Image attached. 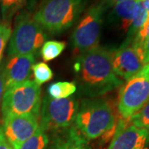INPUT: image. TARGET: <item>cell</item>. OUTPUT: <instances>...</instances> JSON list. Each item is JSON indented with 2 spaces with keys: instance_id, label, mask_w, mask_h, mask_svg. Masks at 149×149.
I'll list each match as a JSON object with an SVG mask.
<instances>
[{
  "instance_id": "6da1fadb",
  "label": "cell",
  "mask_w": 149,
  "mask_h": 149,
  "mask_svg": "<svg viewBox=\"0 0 149 149\" xmlns=\"http://www.w3.org/2000/svg\"><path fill=\"white\" fill-rule=\"evenodd\" d=\"M74 70L82 95L97 98L123 85L113 69L112 52L104 47H97L81 53Z\"/></svg>"
},
{
  "instance_id": "7a4b0ae2",
  "label": "cell",
  "mask_w": 149,
  "mask_h": 149,
  "mask_svg": "<svg viewBox=\"0 0 149 149\" xmlns=\"http://www.w3.org/2000/svg\"><path fill=\"white\" fill-rule=\"evenodd\" d=\"M118 118L113 104L106 99H88L80 104L74 127L86 140L100 139L101 145L113 139Z\"/></svg>"
},
{
  "instance_id": "3957f363",
  "label": "cell",
  "mask_w": 149,
  "mask_h": 149,
  "mask_svg": "<svg viewBox=\"0 0 149 149\" xmlns=\"http://www.w3.org/2000/svg\"><path fill=\"white\" fill-rule=\"evenodd\" d=\"M86 3L87 0H42L33 18L44 31L61 33L79 19Z\"/></svg>"
},
{
  "instance_id": "277c9868",
  "label": "cell",
  "mask_w": 149,
  "mask_h": 149,
  "mask_svg": "<svg viewBox=\"0 0 149 149\" xmlns=\"http://www.w3.org/2000/svg\"><path fill=\"white\" fill-rule=\"evenodd\" d=\"M41 88L35 81L27 80L4 91L1 111L3 118L8 115L40 116Z\"/></svg>"
},
{
  "instance_id": "5b68a950",
  "label": "cell",
  "mask_w": 149,
  "mask_h": 149,
  "mask_svg": "<svg viewBox=\"0 0 149 149\" xmlns=\"http://www.w3.org/2000/svg\"><path fill=\"white\" fill-rule=\"evenodd\" d=\"M47 35L29 13L18 14L11 34L8 54L9 57L33 55L42 46Z\"/></svg>"
},
{
  "instance_id": "8992f818",
  "label": "cell",
  "mask_w": 149,
  "mask_h": 149,
  "mask_svg": "<svg viewBox=\"0 0 149 149\" xmlns=\"http://www.w3.org/2000/svg\"><path fill=\"white\" fill-rule=\"evenodd\" d=\"M80 102L74 97L53 99L46 95L41 105L39 127L47 131H62L70 128L79 109Z\"/></svg>"
},
{
  "instance_id": "52a82bcc",
  "label": "cell",
  "mask_w": 149,
  "mask_h": 149,
  "mask_svg": "<svg viewBox=\"0 0 149 149\" xmlns=\"http://www.w3.org/2000/svg\"><path fill=\"white\" fill-rule=\"evenodd\" d=\"M149 100V63L120 87L117 108L119 115L129 118Z\"/></svg>"
},
{
  "instance_id": "ba28073f",
  "label": "cell",
  "mask_w": 149,
  "mask_h": 149,
  "mask_svg": "<svg viewBox=\"0 0 149 149\" xmlns=\"http://www.w3.org/2000/svg\"><path fill=\"white\" fill-rule=\"evenodd\" d=\"M109 6L101 0L91 6L76 26L72 34L73 47L80 53L99 47L104 14Z\"/></svg>"
},
{
  "instance_id": "9c48e42d",
  "label": "cell",
  "mask_w": 149,
  "mask_h": 149,
  "mask_svg": "<svg viewBox=\"0 0 149 149\" xmlns=\"http://www.w3.org/2000/svg\"><path fill=\"white\" fill-rule=\"evenodd\" d=\"M39 128L38 117L32 115H8L3 117V133L13 149H19Z\"/></svg>"
},
{
  "instance_id": "30bf717a",
  "label": "cell",
  "mask_w": 149,
  "mask_h": 149,
  "mask_svg": "<svg viewBox=\"0 0 149 149\" xmlns=\"http://www.w3.org/2000/svg\"><path fill=\"white\" fill-rule=\"evenodd\" d=\"M107 149H149V130L129 123L120 116L117 130Z\"/></svg>"
},
{
  "instance_id": "8fae6325",
  "label": "cell",
  "mask_w": 149,
  "mask_h": 149,
  "mask_svg": "<svg viewBox=\"0 0 149 149\" xmlns=\"http://www.w3.org/2000/svg\"><path fill=\"white\" fill-rule=\"evenodd\" d=\"M112 65L119 79L128 80L144 65L143 51L131 44H123L118 49L112 52Z\"/></svg>"
},
{
  "instance_id": "7c38bea8",
  "label": "cell",
  "mask_w": 149,
  "mask_h": 149,
  "mask_svg": "<svg viewBox=\"0 0 149 149\" xmlns=\"http://www.w3.org/2000/svg\"><path fill=\"white\" fill-rule=\"evenodd\" d=\"M34 61V55L10 57L8 64L3 68L4 91L30 80Z\"/></svg>"
},
{
  "instance_id": "4fadbf2b",
  "label": "cell",
  "mask_w": 149,
  "mask_h": 149,
  "mask_svg": "<svg viewBox=\"0 0 149 149\" xmlns=\"http://www.w3.org/2000/svg\"><path fill=\"white\" fill-rule=\"evenodd\" d=\"M137 0H124L113 5L108 17L109 22L114 28L127 33L133 22Z\"/></svg>"
},
{
  "instance_id": "5bb4252c",
  "label": "cell",
  "mask_w": 149,
  "mask_h": 149,
  "mask_svg": "<svg viewBox=\"0 0 149 149\" xmlns=\"http://www.w3.org/2000/svg\"><path fill=\"white\" fill-rule=\"evenodd\" d=\"M50 149H91L87 140L74 126L59 131Z\"/></svg>"
},
{
  "instance_id": "9a60e30c",
  "label": "cell",
  "mask_w": 149,
  "mask_h": 149,
  "mask_svg": "<svg viewBox=\"0 0 149 149\" xmlns=\"http://www.w3.org/2000/svg\"><path fill=\"white\" fill-rule=\"evenodd\" d=\"M149 14L145 9L143 5L141 0H137L136 2V7L134 10L133 22L131 23V26L127 32V37L125 39V42L123 45H129L133 42V38L139 32V30L143 27L145 22L148 19Z\"/></svg>"
},
{
  "instance_id": "2e32d148",
  "label": "cell",
  "mask_w": 149,
  "mask_h": 149,
  "mask_svg": "<svg viewBox=\"0 0 149 149\" xmlns=\"http://www.w3.org/2000/svg\"><path fill=\"white\" fill-rule=\"evenodd\" d=\"M77 90L74 82L60 81L50 85L47 88L49 96L53 99H66L72 95Z\"/></svg>"
},
{
  "instance_id": "e0dca14e",
  "label": "cell",
  "mask_w": 149,
  "mask_h": 149,
  "mask_svg": "<svg viewBox=\"0 0 149 149\" xmlns=\"http://www.w3.org/2000/svg\"><path fill=\"white\" fill-rule=\"evenodd\" d=\"M27 0H0V13L4 22H10L12 18L26 4Z\"/></svg>"
},
{
  "instance_id": "ac0fdd59",
  "label": "cell",
  "mask_w": 149,
  "mask_h": 149,
  "mask_svg": "<svg viewBox=\"0 0 149 149\" xmlns=\"http://www.w3.org/2000/svg\"><path fill=\"white\" fill-rule=\"evenodd\" d=\"M65 42L59 41H47L42 45L41 54L44 61H51L58 57L65 48Z\"/></svg>"
},
{
  "instance_id": "d6986e66",
  "label": "cell",
  "mask_w": 149,
  "mask_h": 149,
  "mask_svg": "<svg viewBox=\"0 0 149 149\" xmlns=\"http://www.w3.org/2000/svg\"><path fill=\"white\" fill-rule=\"evenodd\" d=\"M49 143L47 132L39 127L37 132L22 145L19 149H47Z\"/></svg>"
},
{
  "instance_id": "ffe728a7",
  "label": "cell",
  "mask_w": 149,
  "mask_h": 149,
  "mask_svg": "<svg viewBox=\"0 0 149 149\" xmlns=\"http://www.w3.org/2000/svg\"><path fill=\"white\" fill-rule=\"evenodd\" d=\"M32 74L34 77L35 83L40 85L48 82L53 77V72L50 66L44 62H39L33 65L32 66Z\"/></svg>"
},
{
  "instance_id": "44dd1931",
  "label": "cell",
  "mask_w": 149,
  "mask_h": 149,
  "mask_svg": "<svg viewBox=\"0 0 149 149\" xmlns=\"http://www.w3.org/2000/svg\"><path fill=\"white\" fill-rule=\"evenodd\" d=\"M128 120L130 124L149 130V100L139 111L129 118Z\"/></svg>"
},
{
  "instance_id": "7402d4cb",
  "label": "cell",
  "mask_w": 149,
  "mask_h": 149,
  "mask_svg": "<svg viewBox=\"0 0 149 149\" xmlns=\"http://www.w3.org/2000/svg\"><path fill=\"white\" fill-rule=\"evenodd\" d=\"M12 34L10 22L0 23V62L3 58V52Z\"/></svg>"
},
{
  "instance_id": "603a6c76",
  "label": "cell",
  "mask_w": 149,
  "mask_h": 149,
  "mask_svg": "<svg viewBox=\"0 0 149 149\" xmlns=\"http://www.w3.org/2000/svg\"><path fill=\"white\" fill-rule=\"evenodd\" d=\"M148 38H149V17L147 22H145L143 27L139 30V32L133 38V42H131V45L142 49L143 44Z\"/></svg>"
},
{
  "instance_id": "cb8c5ba5",
  "label": "cell",
  "mask_w": 149,
  "mask_h": 149,
  "mask_svg": "<svg viewBox=\"0 0 149 149\" xmlns=\"http://www.w3.org/2000/svg\"><path fill=\"white\" fill-rule=\"evenodd\" d=\"M143 56V63L144 65L149 63V38H148L142 47Z\"/></svg>"
},
{
  "instance_id": "d4e9b609",
  "label": "cell",
  "mask_w": 149,
  "mask_h": 149,
  "mask_svg": "<svg viewBox=\"0 0 149 149\" xmlns=\"http://www.w3.org/2000/svg\"><path fill=\"white\" fill-rule=\"evenodd\" d=\"M3 93H4V72H3V67L0 66V107L2 105Z\"/></svg>"
},
{
  "instance_id": "484cf974",
  "label": "cell",
  "mask_w": 149,
  "mask_h": 149,
  "mask_svg": "<svg viewBox=\"0 0 149 149\" xmlns=\"http://www.w3.org/2000/svg\"><path fill=\"white\" fill-rule=\"evenodd\" d=\"M0 149H13L10 143L5 139L1 127H0Z\"/></svg>"
},
{
  "instance_id": "4316f807",
  "label": "cell",
  "mask_w": 149,
  "mask_h": 149,
  "mask_svg": "<svg viewBox=\"0 0 149 149\" xmlns=\"http://www.w3.org/2000/svg\"><path fill=\"white\" fill-rule=\"evenodd\" d=\"M124 0H106L107 3L109 6H113L114 4H116L118 3H120V2H123Z\"/></svg>"
},
{
  "instance_id": "83f0119b",
  "label": "cell",
  "mask_w": 149,
  "mask_h": 149,
  "mask_svg": "<svg viewBox=\"0 0 149 149\" xmlns=\"http://www.w3.org/2000/svg\"><path fill=\"white\" fill-rule=\"evenodd\" d=\"M141 2H142L145 9L147 10V12L149 14V0H141Z\"/></svg>"
},
{
  "instance_id": "f1b7e54d",
  "label": "cell",
  "mask_w": 149,
  "mask_h": 149,
  "mask_svg": "<svg viewBox=\"0 0 149 149\" xmlns=\"http://www.w3.org/2000/svg\"><path fill=\"white\" fill-rule=\"evenodd\" d=\"M0 20H1V13H0Z\"/></svg>"
}]
</instances>
